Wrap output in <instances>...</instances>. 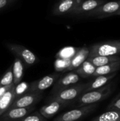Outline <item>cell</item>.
Instances as JSON below:
<instances>
[{"instance_id": "cell-19", "label": "cell", "mask_w": 120, "mask_h": 121, "mask_svg": "<svg viewBox=\"0 0 120 121\" xmlns=\"http://www.w3.org/2000/svg\"><path fill=\"white\" fill-rule=\"evenodd\" d=\"M12 73L13 77V85H16L21 82V79L23 76V62L18 57H16L13 67H12Z\"/></svg>"}, {"instance_id": "cell-11", "label": "cell", "mask_w": 120, "mask_h": 121, "mask_svg": "<svg viewBox=\"0 0 120 121\" xmlns=\"http://www.w3.org/2000/svg\"><path fill=\"white\" fill-rule=\"evenodd\" d=\"M79 79H80L79 75L76 74V72L69 73L68 74L62 77L57 82V83L55 84L54 86L53 91L54 93L63 89L67 88L71 85L75 84L79 81Z\"/></svg>"}, {"instance_id": "cell-25", "label": "cell", "mask_w": 120, "mask_h": 121, "mask_svg": "<svg viewBox=\"0 0 120 121\" xmlns=\"http://www.w3.org/2000/svg\"><path fill=\"white\" fill-rule=\"evenodd\" d=\"M71 64V60H63L57 58L54 62V69L57 72L68 71Z\"/></svg>"}, {"instance_id": "cell-3", "label": "cell", "mask_w": 120, "mask_h": 121, "mask_svg": "<svg viewBox=\"0 0 120 121\" xmlns=\"http://www.w3.org/2000/svg\"><path fill=\"white\" fill-rule=\"evenodd\" d=\"M86 84H79L67 87L56 91L52 96V101H57L62 104H66L78 98L85 89Z\"/></svg>"}, {"instance_id": "cell-12", "label": "cell", "mask_w": 120, "mask_h": 121, "mask_svg": "<svg viewBox=\"0 0 120 121\" xmlns=\"http://www.w3.org/2000/svg\"><path fill=\"white\" fill-rule=\"evenodd\" d=\"M32 107L27 108H8L4 114L3 119L6 121H16L18 119H22L25 117L28 113L32 111Z\"/></svg>"}, {"instance_id": "cell-28", "label": "cell", "mask_w": 120, "mask_h": 121, "mask_svg": "<svg viewBox=\"0 0 120 121\" xmlns=\"http://www.w3.org/2000/svg\"><path fill=\"white\" fill-rule=\"evenodd\" d=\"M108 108L112 111H120V99L115 101L113 103H112L109 106Z\"/></svg>"}, {"instance_id": "cell-9", "label": "cell", "mask_w": 120, "mask_h": 121, "mask_svg": "<svg viewBox=\"0 0 120 121\" xmlns=\"http://www.w3.org/2000/svg\"><path fill=\"white\" fill-rule=\"evenodd\" d=\"M105 0H83L74 9L71 16H85L87 13L105 3Z\"/></svg>"}, {"instance_id": "cell-6", "label": "cell", "mask_w": 120, "mask_h": 121, "mask_svg": "<svg viewBox=\"0 0 120 121\" xmlns=\"http://www.w3.org/2000/svg\"><path fill=\"white\" fill-rule=\"evenodd\" d=\"M94 108L95 106L93 105L79 107L60 115L54 121H77L92 111Z\"/></svg>"}, {"instance_id": "cell-1", "label": "cell", "mask_w": 120, "mask_h": 121, "mask_svg": "<svg viewBox=\"0 0 120 121\" xmlns=\"http://www.w3.org/2000/svg\"><path fill=\"white\" fill-rule=\"evenodd\" d=\"M119 55H120V40H116L93 45L89 48L88 57L95 56H118Z\"/></svg>"}, {"instance_id": "cell-14", "label": "cell", "mask_w": 120, "mask_h": 121, "mask_svg": "<svg viewBox=\"0 0 120 121\" xmlns=\"http://www.w3.org/2000/svg\"><path fill=\"white\" fill-rule=\"evenodd\" d=\"M89 55V48L83 47L79 48L76 55L71 60V64L68 69V71H72L76 69L84 61L87 60Z\"/></svg>"}, {"instance_id": "cell-30", "label": "cell", "mask_w": 120, "mask_h": 121, "mask_svg": "<svg viewBox=\"0 0 120 121\" xmlns=\"http://www.w3.org/2000/svg\"><path fill=\"white\" fill-rule=\"evenodd\" d=\"M120 16V10L119 11H117V13H115L113 15V16Z\"/></svg>"}, {"instance_id": "cell-18", "label": "cell", "mask_w": 120, "mask_h": 121, "mask_svg": "<svg viewBox=\"0 0 120 121\" xmlns=\"http://www.w3.org/2000/svg\"><path fill=\"white\" fill-rule=\"evenodd\" d=\"M87 60L89 61L95 67L106 65L115 62L120 61V57L117 55L114 56H95L92 57H88Z\"/></svg>"}, {"instance_id": "cell-17", "label": "cell", "mask_w": 120, "mask_h": 121, "mask_svg": "<svg viewBox=\"0 0 120 121\" xmlns=\"http://www.w3.org/2000/svg\"><path fill=\"white\" fill-rule=\"evenodd\" d=\"M14 85L7 91L3 96L0 97V116L5 113L11 106L12 103L15 100L14 93H13Z\"/></svg>"}, {"instance_id": "cell-20", "label": "cell", "mask_w": 120, "mask_h": 121, "mask_svg": "<svg viewBox=\"0 0 120 121\" xmlns=\"http://www.w3.org/2000/svg\"><path fill=\"white\" fill-rule=\"evenodd\" d=\"M95 69L96 67L86 60L76 69H75V72L82 77H88L90 76H93V73L95 71Z\"/></svg>"}, {"instance_id": "cell-22", "label": "cell", "mask_w": 120, "mask_h": 121, "mask_svg": "<svg viewBox=\"0 0 120 121\" xmlns=\"http://www.w3.org/2000/svg\"><path fill=\"white\" fill-rule=\"evenodd\" d=\"M79 48L74 47H65L60 50L56 55V57L58 59L63 60H71L72 57L76 55Z\"/></svg>"}, {"instance_id": "cell-2", "label": "cell", "mask_w": 120, "mask_h": 121, "mask_svg": "<svg viewBox=\"0 0 120 121\" xmlns=\"http://www.w3.org/2000/svg\"><path fill=\"white\" fill-rule=\"evenodd\" d=\"M110 92V85L107 84L99 89L82 93L78 97V99L76 102V107L79 108L84 106H88L102 101L109 95Z\"/></svg>"}, {"instance_id": "cell-4", "label": "cell", "mask_w": 120, "mask_h": 121, "mask_svg": "<svg viewBox=\"0 0 120 121\" xmlns=\"http://www.w3.org/2000/svg\"><path fill=\"white\" fill-rule=\"evenodd\" d=\"M120 10V0L115 1L105 2L94 10L87 13L85 16L95 18H104L113 16V15Z\"/></svg>"}, {"instance_id": "cell-21", "label": "cell", "mask_w": 120, "mask_h": 121, "mask_svg": "<svg viewBox=\"0 0 120 121\" xmlns=\"http://www.w3.org/2000/svg\"><path fill=\"white\" fill-rule=\"evenodd\" d=\"M92 121H120V111L112 110L107 111Z\"/></svg>"}, {"instance_id": "cell-23", "label": "cell", "mask_w": 120, "mask_h": 121, "mask_svg": "<svg viewBox=\"0 0 120 121\" xmlns=\"http://www.w3.org/2000/svg\"><path fill=\"white\" fill-rule=\"evenodd\" d=\"M29 84L25 82H21L18 84L15 85L13 87V93H14V96L15 99L24 95L27 91L29 89Z\"/></svg>"}, {"instance_id": "cell-26", "label": "cell", "mask_w": 120, "mask_h": 121, "mask_svg": "<svg viewBox=\"0 0 120 121\" xmlns=\"http://www.w3.org/2000/svg\"><path fill=\"white\" fill-rule=\"evenodd\" d=\"M45 118L38 113H35L33 115L28 116L26 117L23 118L21 121H44Z\"/></svg>"}, {"instance_id": "cell-15", "label": "cell", "mask_w": 120, "mask_h": 121, "mask_svg": "<svg viewBox=\"0 0 120 121\" xmlns=\"http://www.w3.org/2000/svg\"><path fill=\"white\" fill-rule=\"evenodd\" d=\"M62 104H63L59 101H52L51 103L42 106L40 108V115L45 118H50L53 117L59 111Z\"/></svg>"}, {"instance_id": "cell-16", "label": "cell", "mask_w": 120, "mask_h": 121, "mask_svg": "<svg viewBox=\"0 0 120 121\" xmlns=\"http://www.w3.org/2000/svg\"><path fill=\"white\" fill-rule=\"evenodd\" d=\"M120 69V61L115 62L106 65L98 67L93 73V77H98L102 75H108L113 73H116Z\"/></svg>"}, {"instance_id": "cell-27", "label": "cell", "mask_w": 120, "mask_h": 121, "mask_svg": "<svg viewBox=\"0 0 120 121\" xmlns=\"http://www.w3.org/2000/svg\"><path fill=\"white\" fill-rule=\"evenodd\" d=\"M16 0H0V11L11 6Z\"/></svg>"}, {"instance_id": "cell-13", "label": "cell", "mask_w": 120, "mask_h": 121, "mask_svg": "<svg viewBox=\"0 0 120 121\" xmlns=\"http://www.w3.org/2000/svg\"><path fill=\"white\" fill-rule=\"evenodd\" d=\"M116 75V73H113L111 74L108 75H102V76H98L96 77L95 79L92 82L86 84L85 89L83 90V93L88 92L90 91H93L96 89H99L108 84V83L111 81L112 78H114Z\"/></svg>"}, {"instance_id": "cell-5", "label": "cell", "mask_w": 120, "mask_h": 121, "mask_svg": "<svg viewBox=\"0 0 120 121\" xmlns=\"http://www.w3.org/2000/svg\"><path fill=\"white\" fill-rule=\"evenodd\" d=\"M6 47L16 57L19 58L22 62H24L27 65L30 66L37 62L36 55L25 47L14 44V43H6Z\"/></svg>"}, {"instance_id": "cell-29", "label": "cell", "mask_w": 120, "mask_h": 121, "mask_svg": "<svg viewBox=\"0 0 120 121\" xmlns=\"http://www.w3.org/2000/svg\"><path fill=\"white\" fill-rule=\"evenodd\" d=\"M13 84L10 85V86H1L0 87V97L3 96L7 91H8L13 86Z\"/></svg>"}, {"instance_id": "cell-24", "label": "cell", "mask_w": 120, "mask_h": 121, "mask_svg": "<svg viewBox=\"0 0 120 121\" xmlns=\"http://www.w3.org/2000/svg\"><path fill=\"white\" fill-rule=\"evenodd\" d=\"M13 77L12 73V66L8 69V71L0 78V87L6 86L13 84Z\"/></svg>"}, {"instance_id": "cell-10", "label": "cell", "mask_w": 120, "mask_h": 121, "mask_svg": "<svg viewBox=\"0 0 120 121\" xmlns=\"http://www.w3.org/2000/svg\"><path fill=\"white\" fill-rule=\"evenodd\" d=\"M40 95L39 93L28 92V94H25L24 95L16 99L9 108L30 107L36 102H37L40 100Z\"/></svg>"}, {"instance_id": "cell-8", "label": "cell", "mask_w": 120, "mask_h": 121, "mask_svg": "<svg viewBox=\"0 0 120 121\" xmlns=\"http://www.w3.org/2000/svg\"><path fill=\"white\" fill-rule=\"evenodd\" d=\"M58 74H50L33 82L29 86L28 92L40 93L50 88L58 78Z\"/></svg>"}, {"instance_id": "cell-7", "label": "cell", "mask_w": 120, "mask_h": 121, "mask_svg": "<svg viewBox=\"0 0 120 121\" xmlns=\"http://www.w3.org/2000/svg\"><path fill=\"white\" fill-rule=\"evenodd\" d=\"M83 0H59L54 6L52 13L54 16L71 15L76 6Z\"/></svg>"}]
</instances>
